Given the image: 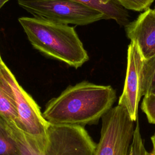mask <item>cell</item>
I'll return each instance as SVG.
<instances>
[{
    "label": "cell",
    "instance_id": "cell-18",
    "mask_svg": "<svg viewBox=\"0 0 155 155\" xmlns=\"http://www.w3.org/2000/svg\"><path fill=\"white\" fill-rule=\"evenodd\" d=\"M2 61V58H1V54H0V63H1V62Z\"/></svg>",
    "mask_w": 155,
    "mask_h": 155
},
{
    "label": "cell",
    "instance_id": "cell-11",
    "mask_svg": "<svg viewBox=\"0 0 155 155\" xmlns=\"http://www.w3.org/2000/svg\"><path fill=\"white\" fill-rule=\"evenodd\" d=\"M142 78V96L155 94V54L144 59Z\"/></svg>",
    "mask_w": 155,
    "mask_h": 155
},
{
    "label": "cell",
    "instance_id": "cell-1",
    "mask_svg": "<svg viewBox=\"0 0 155 155\" xmlns=\"http://www.w3.org/2000/svg\"><path fill=\"white\" fill-rule=\"evenodd\" d=\"M116 99V91L110 85L82 81L49 101L42 115L51 125L84 127L97 123Z\"/></svg>",
    "mask_w": 155,
    "mask_h": 155
},
{
    "label": "cell",
    "instance_id": "cell-17",
    "mask_svg": "<svg viewBox=\"0 0 155 155\" xmlns=\"http://www.w3.org/2000/svg\"><path fill=\"white\" fill-rule=\"evenodd\" d=\"M9 1L10 0H0V9L6 2H7Z\"/></svg>",
    "mask_w": 155,
    "mask_h": 155
},
{
    "label": "cell",
    "instance_id": "cell-6",
    "mask_svg": "<svg viewBox=\"0 0 155 155\" xmlns=\"http://www.w3.org/2000/svg\"><path fill=\"white\" fill-rule=\"evenodd\" d=\"M94 155H128L135 125L127 110L117 104L102 117Z\"/></svg>",
    "mask_w": 155,
    "mask_h": 155
},
{
    "label": "cell",
    "instance_id": "cell-3",
    "mask_svg": "<svg viewBox=\"0 0 155 155\" xmlns=\"http://www.w3.org/2000/svg\"><path fill=\"white\" fill-rule=\"evenodd\" d=\"M6 124L21 155H94L96 144L83 127L50 124L47 143L39 150L14 123L6 121Z\"/></svg>",
    "mask_w": 155,
    "mask_h": 155
},
{
    "label": "cell",
    "instance_id": "cell-7",
    "mask_svg": "<svg viewBox=\"0 0 155 155\" xmlns=\"http://www.w3.org/2000/svg\"><path fill=\"white\" fill-rule=\"evenodd\" d=\"M144 58L137 44L131 41L127 49V66L124 89L118 105L125 108L131 119H138V105L142 96V70Z\"/></svg>",
    "mask_w": 155,
    "mask_h": 155
},
{
    "label": "cell",
    "instance_id": "cell-2",
    "mask_svg": "<svg viewBox=\"0 0 155 155\" xmlns=\"http://www.w3.org/2000/svg\"><path fill=\"white\" fill-rule=\"evenodd\" d=\"M18 21L31 45L43 54L76 68L89 59L74 27L36 16Z\"/></svg>",
    "mask_w": 155,
    "mask_h": 155
},
{
    "label": "cell",
    "instance_id": "cell-12",
    "mask_svg": "<svg viewBox=\"0 0 155 155\" xmlns=\"http://www.w3.org/2000/svg\"><path fill=\"white\" fill-rule=\"evenodd\" d=\"M0 155H21L19 150L8 130L5 120L1 116Z\"/></svg>",
    "mask_w": 155,
    "mask_h": 155
},
{
    "label": "cell",
    "instance_id": "cell-19",
    "mask_svg": "<svg viewBox=\"0 0 155 155\" xmlns=\"http://www.w3.org/2000/svg\"><path fill=\"white\" fill-rule=\"evenodd\" d=\"M153 10H154V11H155V8H154V9H153Z\"/></svg>",
    "mask_w": 155,
    "mask_h": 155
},
{
    "label": "cell",
    "instance_id": "cell-15",
    "mask_svg": "<svg viewBox=\"0 0 155 155\" xmlns=\"http://www.w3.org/2000/svg\"><path fill=\"white\" fill-rule=\"evenodd\" d=\"M125 8L136 12H143L150 7L155 0H117Z\"/></svg>",
    "mask_w": 155,
    "mask_h": 155
},
{
    "label": "cell",
    "instance_id": "cell-14",
    "mask_svg": "<svg viewBox=\"0 0 155 155\" xmlns=\"http://www.w3.org/2000/svg\"><path fill=\"white\" fill-rule=\"evenodd\" d=\"M141 108L148 122L155 125V94L143 97Z\"/></svg>",
    "mask_w": 155,
    "mask_h": 155
},
{
    "label": "cell",
    "instance_id": "cell-9",
    "mask_svg": "<svg viewBox=\"0 0 155 155\" xmlns=\"http://www.w3.org/2000/svg\"><path fill=\"white\" fill-rule=\"evenodd\" d=\"M101 12L104 19H113L120 26L129 22V13L117 0H68Z\"/></svg>",
    "mask_w": 155,
    "mask_h": 155
},
{
    "label": "cell",
    "instance_id": "cell-8",
    "mask_svg": "<svg viewBox=\"0 0 155 155\" xmlns=\"http://www.w3.org/2000/svg\"><path fill=\"white\" fill-rule=\"evenodd\" d=\"M127 38L136 42L144 58L155 54V11L150 8L125 26Z\"/></svg>",
    "mask_w": 155,
    "mask_h": 155
},
{
    "label": "cell",
    "instance_id": "cell-16",
    "mask_svg": "<svg viewBox=\"0 0 155 155\" xmlns=\"http://www.w3.org/2000/svg\"><path fill=\"white\" fill-rule=\"evenodd\" d=\"M151 140L153 145V150L150 154L151 155H155V133L151 136Z\"/></svg>",
    "mask_w": 155,
    "mask_h": 155
},
{
    "label": "cell",
    "instance_id": "cell-10",
    "mask_svg": "<svg viewBox=\"0 0 155 155\" xmlns=\"http://www.w3.org/2000/svg\"><path fill=\"white\" fill-rule=\"evenodd\" d=\"M0 116L6 121L17 124L18 114L13 97L0 82Z\"/></svg>",
    "mask_w": 155,
    "mask_h": 155
},
{
    "label": "cell",
    "instance_id": "cell-4",
    "mask_svg": "<svg viewBox=\"0 0 155 155\" xmlns=\"http://www.w3.org/2000/svg\"><path fill=\"white\" fill-rule=\"evenodd\" d=\"M0 82L14 101L18 114V122L15 125L33 140L39 150H42L48 139L50 124L44 119L36 102L19 85L3 61L0 63Z\"/></svg>",
    "mask_w": 155,
    "mask_h": 155
},
{
    "label": "cell",
    "instance_id": "cell-13",
    "mask_svg": "<svg viewBox=\"0 0 155 155\" xmlns=\"http://www.w3.org/2000/svg\"><path fill=\"white\" fill-rule=\"evenodd\" d=\"M128 155H151L146 150L143 144L138 119L136 121L133 137L130 147Z\"/></svg>",
    "mask_w": 155,
    "mask_h": 155
},
{
    "label": "cell",
    "instance_id": "cell-5",
    "mask_svg": "<svg viewBox=\"0 0 155 155\" xmlns=\"http://www.w3.org/2000/svg\"><path fill=\"white\" fill-rule=\"evenodd\" d=\"M18 3L33 16L65 24L85 25L104 19L101 12L68 0H18Z\"/></svg>",
    "mask_w": 155,
    "mask_h": 155
}]
</instances>
